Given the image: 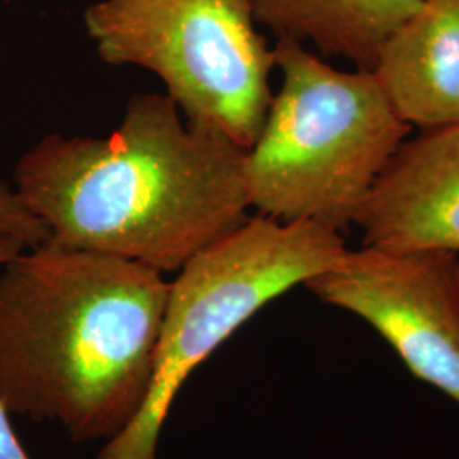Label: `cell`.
<instances>
[{"instance_id":"obj_7","label":"cell","mask_w":459,"mask_h":459,"mask_svg":"<svg viewBox=\"0 0 459 459\" xmlns=\"http://www.w3.org/2000/svg\"><path fill=\"white\" fill-rule=\"evenodd\" d=\"M356 225L364 246L459 254V123L405 140L375 182Z\"/></svg>"},{"instance_id":"obj_3","label":"cell","mask_w":459,"mask_h":459,"mask_svg":"<svg viewBox=\"0 0 459 459\" xmlns=\"http://www.w3.org/2000/svg\"><path fill=\"white\" fill-rule=\"evenodd\" d=\"M273 48L281 87L247 150L250 208L342 233L411 126L373 72L339 70L291 39Z\"/></svg>"},{"instance_id":"obj_4","label":"cell","mask_w":459,"mask_h":459,"mask_svg":"<svg viewBox=\"0 0 459 459\" xmlns=\"http://www.w3.org/2000/svg\"><path fill=\"white\" fill-rule=\"evenodd\" d=\"M345 250L337 230L261 213L199 250L169 282L147 400L96 459H159L165 420L193 371L265 305L325 273Z\"/></svg>"},{"instance_id":"obj_6","label":"cell","mask_w":459,"mask_h":459,"mask_svg":"<svg viewBox=\"0 0 459 459\" xmlns=\"http://www.w3.org/2000/svg\"><path fill=\"white\" fill-rule=\"evenodd\" d=\"M305 288L368 322L413 377L459 403L458 254L347 248Z\"/></svg>"},{"instance_id":"obj_1","label":"cell","mask_w":459,"mask_h":459,"mask_svg":"<svg viewBox=\"0 0 459 459\" xmlns=\"http://www.w3.org/2000/svg\"><path fill=\"white\" fill-rule=\"evenodd\" d=\"M246 157L191 128L165 92H138L106 136H43L13 186L48 242L167 274L248 218Z\"/></svg>"},{"instance_id":"obj_12","label":"cell","mask_w":459,"mask_h":459,"mask_svg":"<svg viewBox=\"0 0 459 459\" xmlns=\"http://www.w3.org/2000/svg\"><path fill=\"white\" fill-rule=\"evenodd\" d=\"M26 247L21 242H17L14 238H7V237H0V267L7 261H11L14 255H17L21 250H24Z\"/></svg>"},{"instance_id":"obj_5","label":"cell","mask_w":459,"mask_h":459,"mask_svg":"<svg viewBox=\"0 0 459 459\" xmlns=\"http://www.w3.org/2000/svg\"><path fill=\"white\" fill-rule=\"evenodd\" d=\"M82 22L106 65L159 77L191 128L254 145L276 62L248 0H98Z\"/></svg>"},{"instance_id":"obj_8","label":"cell","mask_w":459,"mask_h":459,"mask_svg":"<svg viewBox=\"0 0 459 459\" xmlns=\"http://www.w3.org/2000/svg\"><path fill=\"white\" fill-rule=\"evenodd\" d=\"M373 74L411 126L459 123V0H422L385 43Z\"/></svg>"},{"instance_id":"obj_2","label":"cell","mask_w":459,"mask_h":459,"mask_svg":"<svg viewBox=\"0 0 459 459\" xmlns=\"http://www.w3.org/2000/svg\"><path fill=\"white\" fill-rule=\"evenodd\" d=\"M169 295L147 265L45 242L0 267V403L108 443L147 400Z\"/></svg>"},{"instance_id":"obj_9","label":"cell","mask_w":459,"mask_h":459,"mask_svg":"<svg viewBox=\"0 0 459 459\" xmlns=\"http://www.w3.org/2000/svg\"><path fill=\"white\" fill-rule=\"evenodd\" d=\"M257 24L276 39L312 47L324 58H344L373 72L390 36L422 0H248Z\"/></svg>"},{"instance_id":"obj_10","label":"cell","mask_w":459,"mask_h":459,"mask_svg":"<svg viewBox=\"0 0 459 459\" xmlns=\"http://www.w3.org/2000/svg\"><path fill=\"white\" fill-rule=\"evenodd\" d=\"M0 237L14 238L26 248L49 240L47 227L28 210L13 182L4 179H0Z\"/></svg>"},{"instance_id":"obj_11","label":"cell","mask_w":459,"mask_h":459,"mask_svg":"<svg viewBox=\"0 0 459 459\" xmlns=\"http://www.w3.org/2000/svg\"><path fill=\"white\" fill-rule=\"evenodd\" d=\"M0 459H31L19 441L11 413L0 403Z\"/></svg>"}]
</instances>
